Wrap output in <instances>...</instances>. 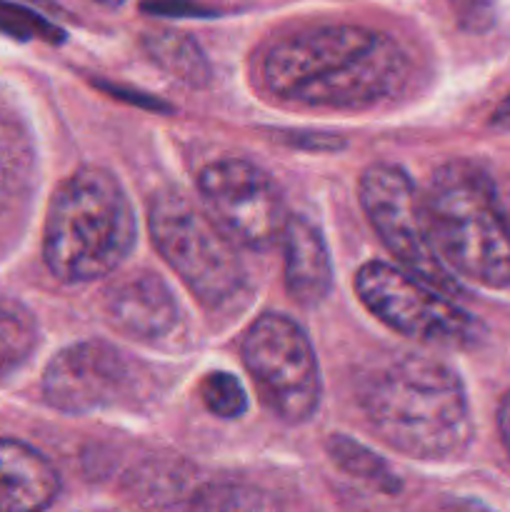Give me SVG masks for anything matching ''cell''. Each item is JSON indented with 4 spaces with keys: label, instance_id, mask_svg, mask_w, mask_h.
<instances>
[{
    "label": "cell",
    "instance_id": "6da1fadb",
    "mask_svg": "<svg viewBox=\"0 0 510 512\" xmlns=\"http://www.w3.org/2000/svg\"><path fill=\"white\" fill-rule=\"evenodd\" d=\"M408 55L363 25H323L278 40L263 58L275 98L305 108L360 110L393 98L408 80Z\"/></svg>",
    "mask_w": 510,
    "mask_h": 512
},
{
    "label": "cell",
    "instance_id": "7a4b0ae2",
    "mask_svg": "<svg viewBox=\"0 0 510 512\" xmlns=\"http://www.w3.org/2000/svg\"><path fill=\"white\" fill-rule=\"evenodd\" d=\"M360 408L380 440L410 458H455L473 440L463 383L438 360L395 358L365 383Z\"/></svg>",
    "mask_w": 510,
    "mask_h": 512
},
{
    "label": "cell",
    "instance_id": "3957f363",
    "mask_svg": "<svg viewBox=\"0 0 510 512\" xmlns=\"http://www.w3.org/2000/svg\"><path fill=\"white\" fill-rule=\"evenodd\" d=\"M435 250L450 273L485 288L510 285V220L498 188L470 160L440 165L423 195Z\"/></svg>",
    "mask_w": 510,
    "mask_h": 512
},
{
    "label": "cell",
    "instance_id": "277c9868",
    "mask_svg": "<svg viewBox=\"0 0 510 512\" xmlns=\"http://www.w3.org/2000/svg\"><path fill=\"white\" fill-rule=\"evenodd\" d=\"M135 245V215L123 185L103 168H80L50 200L43 260L63 283L113 273Z\"/></svg>",
    "mask_w": 510,
    "mask_h": 512
},
{
    "label": "cell",
    "instance_id": "5b68a950",
    "mask_svg": "<svg viewBox=\"0 0 510 512\" xmlns=\"http://www.w3.org/2000/svg\"><path fill=\"white\" fill-rule=\"evenodd\" d=\"M148 228L155 250L200 303L220 308L243 293L245 268L235 243L183 193L155 195Z\"/></svg>",
    "mask_w": 510,
    "mask_h": 512
},
{
    "label": "cell",
    "instance_id": "8992f818",
    "mask_svg": "<svg viewBox=\"0 0 510 512\" xmlns=\"http://www.w3.org/2000/svg\"><path fill=\"white\" fill-rule=\"evenodd\" d=\"M360 303L395 333L443 348H470L485 328L455 300L388 263H365L355 275Z\"/></svg>",
    "mask_w": 510,
    "mask_h": 512
},
{
    "label": "cell",
    "instance_id": "52a82bcc",
    "mask_svg": "<svg viewBox=\"0 0 510 512\" xmlns=\"http://www.w3.org/2000/svg\"><path fill=\"white\" fill-rule=\"evenodd\" d=\"M243 363L265 408L288 425L313 418L320 405V368L308 335L295 320L265 313L243 338Z\"/></svg>",
    "mask_w": 510,
    "mask_h": 512
},
{
    "label": "cell",
    "instance_id": "ba28073f",
    "mask_svg": "<svg viewBox=\"0 0 510 512\" xmlns=\"http://www.w3.org/2000/svg\"><path fill=\"white\" fill-rule=\"evenodd\" d=\"M358 195L368 223L390 255L400 260L405 273L415 275L448 298H458L463 293L435 250L423 198L403 168L385 163L370 165L360 175Z\"/></svg>",
    "mask_w": 510,
    "mask_h": 512
},
{
    "label": "cell",
    "instance_id": "9c48e42d",
    "mask_svg": "<svg viewBox=\"0 0 510 512\" xmlns=\"http://www.w3.org/2000/svg\"><path fill=\"white\" fill-rule=\"evenodd\" d=\"M200 198L205 213L233 243L248 250H268L283 240L288 213L278 185L248 160H218L200 170Z\"/></svg>",
    "mask_w": 510,
    "mask_h": 512
},
{
    "label": "cell",
    "instance_id": "30bf717a",
    "mask_svg": "<svg viewBox=\"0 0 510 512\" xmlns=\"http://www.w3.org/2000/svg\"><path fill=\"white\" fill-rule=\"evenodd\" d=\"M133 373L120 350L83 340L60 350L43 373V395L60 413L85 415L113 408L128 395Z\"/></svg>",
    "mask_w": 510,
    "mask_h": 512
},
{
    "label": "cell",
    "instance_id": "8fae6325",
    "mask_svg": "<svg viewBox=\"0 0 510 512\" xmlns=\"http://www.w3.org/2000/svg\"><path fill=\"white\" fill-rule=\"evenodd\" d=\"M103 313L115 330L138 340L163 338L178 323V303L173 293L148 270L110 283L103 293Z\"/></svg>",
    "mask_w": 510,
    "mask_h": 512
},
{
    "label": "cell",
    "instance_id": "7c38bea8",
    "mask_svg": "<svg viewBox=\"0 0 510 512\" xmlns=\"http://www.w3.org/2000/svg\"><path fill=\"white\" fill-rule=\"evenodd\" d=\"M60 493L58 470L20 440L0 438V512H43Z\"/></svg>",
    "mask_w": 510,
    "mask_h": 512
},
{
    "label": "cell",
    "instance_id": "4fadbf2b",
    "mask_svg": "<svg viewBox=\"0 0 510 512\" xmlns=\"http://www.w3.org/2000/svg\"><path fill=\"white\" fill-rule=\"evenodd\" d=\"M285 288L295 303L313 308L333 288V263L323 235L305 218H290L283 233Z\"/></svg>",
    "mask_w": 510,
    "mask_h": 512
},
{
    "label": "cell",
    "instance_id": "5bb4252c",
    "mask_svg": "<svg viewBox=\"0 0 510 512\" xmlns=\"http://www.w3.org/2000/svg\"><path fill=\"white\" fill-rule=\"evenodd\" d=\"M143 48L160 70L190 88H203L210 80V63L203 48L190 35L178 30H150L143 35Z\"/></svg>",
    "mask_w": 510,
    "mask_h": 512
},
{
    "label": "cell",
    "instance_id": "9a60e30c",
    "mask_svg": "<svg viewBox=\"0 0 510 512\" xmlns=\"http://www.w3.org/2000/svg\"><path fill=\"white\" fill-rule=\"evenodd\" d=\"M325 450H328L330 460L343 473L353 475V478L363 480V483L373 485V488L383 490V493H398L400 483L393 475V470L388 468V463L380 455H375L365 445L355 443L348 435H330Z\"/></svg>",
    "mask_w": 510,
    "mask_h": 512
},
{
    "label": "cell",
    "instance_id": "2e32d148",
    "mask_svg": "<svg viewBox=\"0 0 510 512\" xmlns=\"http://www.w3.org/2000/svg\"><path fill=\"white\" fill-rule=\"evenodd\" d=\"M33 320L10 305H0V378L18 370L35 350Z\"/></svg>",
    "mask_w": 510,
    "mask_h": 512
},
{
    "label": "cell",
    "instance_id": "e0dca14e",
    "mask_svg": "<svg viewBox=\"0 0 510 512\" xmlns=\"http://www.w3.org/2000/svg\"><path fill=\"white\" fill-rule=\"evenodd\" d=\"M30 175V148L20 128L0 118V195H15Z\"/></svg>",
    "mask_w": 510,
    "mask_h": 512
},
{
    "label": "cell",
    "instance_id": "ac0fdd59",
    "mask_svg": "<svg viewBox=\"0 0 510 512\" xmlns=\"http://www.w3.org/2000/svg\"><path fill=\"white\" fill-rule=\"evenodd\" d=\"M200 400L213 415L223 420L240 418L248 410V395L233 373H208L200 383Z\"/></svg>",
    "mask_w": 510,
    "mask_h": 512
},
{
    "label": "cell",
    "instance_id": "d6986e66",
    "mask_svg": "<svg viewBox=\"0 0 510 512\" xmlns=\"http://www.w3.org/2000/svg\"><path fill=\"white\" fill-rule=\"evenodd\" d=\"M0 30L20 40L40 38L48 40V43L63 40V30H58L53 23H48L30 8H23V5L0 3Z\"/></svg>",
    "mask_w": 510,
    "mask_h": 512
},
{
    "label": "cell",
    "instance_id": "ffe728a7",
    "mask_svg": "<svg viewBox=\"0 0 510 512\" xmlns=\"http://www.w3.org/2000/svg\"><path fill=\"white\" fill-rule=\"evenodd\" d=\"M458 23L470 33H485L495 23V0H450Z\"/></svg>",
    "mask_w": 510,
    "mask_h": 512
},
{
    "label": "cell",
    "instance_id": "44dd1931",
    "mask_svg": "<svg viewBox=\"0 0 510 512\" xmlns=\"http://www.w3.org/2000/svg\"><path fill=\"white\" fill-rule=\"evenodd\" d=\"M143 10L148 13H158V15H195V18H205V15H213V10L200 8L198 3H185V0H148L143 3Z\"/></svg>",
    "mask_w": 510,
    "mask_h": 512
},
{
    "label": "cell",
    "instance_id": "7402d4cb",
    "mask_svg": "<svg viewBox=\"0 0 510 512\" xmlns=\"http://www.w3.org/2000/svg\"><path fill=\"white\" fill-rule=\"evenodd\" d=\"M498 430H500V438H503L505 450L510 453V390L503 395L498 405Z\"/></svg>",
    "mask_w": 510,
    "mask_h": 512
},
{
    "label": "cell",
    "instance_id": "603a6c76",
    "mask_svg": "<svg viewBox=\"0 0 510 512\" xmlns=\"http://www.w3.org/2000/svg\"><path fill=\"white\" fill-rule=\"evenodd\" d=\"M440 512H495L490 510L488 505L480 503V500H473V498H458V500H450V503H445Z\"/></svg>",
    "mask_w": 510,
    "mask_h": 512
},
{
    "label": "cell",
    "instance_id": "cb8c5ba5",
    "mask_svg": "<svg viewBox=\"0 0 510 512\" xmlns=\"http://www.w3.org/2000/svg\"><path fill=\"white\" fill-rule=\"evenodd\" d=\"M490 128L500 130V133H508L510 130V95L495 108V113L490 115Z\"/></svg>",
    "mask_w": 510,
    "mask_h": 512
},
{
    "label": "cell",
    "instance_id": "d4e9b609",
    "mask_svg": "<svg viewBox=\"0 0 510 512\" xmlns=\"http://www.w3.org/2000/svg\"><path fill=\"white\" fill-rule=\"evenodd\" d=\"M500 200H503V208H505V213H508V220H510V180H508V188H505L503 195H500Z\"/></svg>",
    "mask_w": 510,
    "mask_h": 512
},
{
    "label": "cell",
    "instance_id": "484cf974",
    "mask_svg": "<svg viewBox=\"0 0 510 512\" xmlns=\"http://www.w3.org/2000/svg\"><path fill=\"white\" fill-rule=\"evenodd\" d=\"M98 3L108 5V8H115V5H123V3H125V0H98Z\"/></svg>",
    "mask_w": 510,
    "mask_h": 512
}]
</instances>
